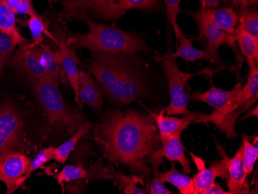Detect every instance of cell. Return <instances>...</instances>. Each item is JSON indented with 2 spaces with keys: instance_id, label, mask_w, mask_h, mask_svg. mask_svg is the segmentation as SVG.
Returning a JSON list of instances; mask_svg holds the SVG:
<instances>
[{
  "instance_id": "obj_19",
  "label": "cell",
  "mask_w": 258,
  "mask_h": 194,
  "mask_svg": "<svg viewBox=\"0 0 258 194\" xmlns=\"http://www.w3.org/2000/svg\"><path fill=\"white\" fill-rule=\"evenodd\" d=\"M243 85L240 82H237L231 91H225L221 88L212 87L206 92L200 91H192V95L189 97V99L194 101H201L207 103L215 110L223 108L226 104L237 95V92L241 89Z\"/></svg>"
},
{
  "instance_id": "obj_30",
  "label": "cell",
  "mask_w": 258,
  "mask_h": 194,
  "mask_svg": "<svg viewBox=\"0 0 258 194\" xmlns=\"http://www.w3.org/2000/svg\"><path fill=\"white\" fill-rule=\"evenodd\" d=\"M27 27L30 29L32 37V43L28 44L30 47H38L43 43V40H44L43 33L53 40V37L51 35V33L47 30V27H46L44 21L38 14L30 17Z\"/></svg>"
},
{
  "instance_id": "obj_36",
  "label": "cell",
  "mask_w": 258,
  "mask_h": 194,
  "mask_svg": "<svg viewBox=\"0 0 258 194\" xmlns=\"http://www.w3.org/2000/svg\"><path fill=\"white\" fill-rule=\"evenodd\" d=\"M163 2L165 3L166 11H167L166 17H167L168 21L173 27L175 38H176V41L178 42L179 37L183 33L177 23V17L179 13L181 12V9L179 7L181 0H163Z\"/></svg>"
},
{
  "instance_id": "obj_43",
  "label": "cell",
  "mask_w": 258,
  "mask_h": 194,
  "mask_svg": "<svg viewBox=\"0 0 258 194\" xmlns=\"http://www.w3.org/2000/svg\"><path fill=\"white\" fill-rule=\"evenodd\" d=\"M5 1L9 7H11L13 10H14L20 4L22 0H5Z\"/></svg>"
},
{
  "instance_id": "obj_31",
  "label": "cell",
  "mask_w": 258,
  "mask_h": 194,
  "mask_svg": "<svg viewBox=\"0 0 258 194\" xmlns=\"http://www.w3.org/2000/svg\"><path fill=\"white\" fill-rule=\"evenodd\" d=\"M163 162V158L153 153L149 158V163L151 165V169L153 173V179L151 182L149 193L151 194H172L173 192L169 190L159 177V167Z\"/></svg>"
},
{
  "instance_id": "obj_26",
  "label": "cell",
  "mask_w": 258,
  "mask_h": 194,
  "mask_svg": "<svg viewBox=\"0 0 258 194\" xmlns=\"http://www.w3.org/2000/svg\"><path fill=\"white\" fill-rule=\"evenodd\" d=\"M91 127V123L88 121H87L84 124H81L72 138L55 149V155L53 159H55L58 163H62V164L64 163L71 153L75 150L77 143L90 131Z\"/></svg>"
},
{
  "instance_id": "obj_39",
  "label": "cell",
  "mask_w": 258,
  "mask_h": 194,
  "mask_svg": "<svg viewBox=\"0 0 258 194\" xmlns=\"http://www.w3.org/2000/svg\"><path fill=\"white\" fill-rule=\"evenodd\" d=\"M201 194H230V192H229V191L224 190V189L220 186V183L214 182L210 187L203 191Z\"/></svg>"
},
{
  "instance_id": "obj_44",
  "label": "cell",
  "mask_w": 258,
  "mask_h": 194,
  "mask_svg": "<svg viewBox=\"0 0 258 194\" xmlns=\"http://www.w3.org/2000/svg\"><path fill=\"white\" fill-rule=\"evenodd\" d=\"M49 1H50V2H52V1H53V0H49Z\"/></svg>"
},
{
  "instance_id": "obj_3",
  "label": "cell",
  "mask_w": 258,
  "mask_h": 194,
  "mask_svg": "<svg viewBox=\"0 0 258 194\" xmlns=\"http://www.w3.org/2000/svg\"><path fill=\"white\" fill-rule=\"evenodd\" d=\"M90 73L102 86L104 94L114 103L121 105L122 86L131 67L123 57L124 53L91 51Z\"/></svg>"
},
{
  "instance_id": "obj_16",
  "label": "cell",
  "mask_w": 258,
  "mask_h": 194,
  "mask_svg": "<svg viewBox=\"0 0 258 194\" xmlns=\"http://www.w3.org/2000/svg\"><path fill=\"white\" fill-rule=\"evenodd\" d=\"M159 7H160V0H117L98 17L110 21L118 20L128 10L151 11L157 10Z\"/></svg>"
},
{
  "instance_id": "obj_12",
  "label": "cell",
  "mask_w": 258,
  "mask_h": 194,
  "mask_svg": "<svg viewBox=\"0 0 258 194\" xmlns=\"http://www.w3.org/2000/svg\"><path fill=\"white\" fill-rule=\"evenodd\" d=\"M189 154L190 155L192 161L198 170L197 174L192 178L195 188L194 194L202 193L203 191L210 187L214 182H215L217 177L223 178L226 180L228 179V170L224 159L214 162L211 166L207 169L206 167V162L202 158L196 156L191 152H189Z\"/></svg>"
},
{
  "instance_id": "obj_9",
  "label": "cell",
  "mask_w": 258,
  "mask_h": 194,
  "mask_svg": "<svg viewBox=\"0 0 258 194\" xmlns=\"http://www.w3.org/2000/svg\"><path fill=\"white\" fill-rule=\"evenodd\" d=\"M10 63L17 71L29 77L32 82L48 81L53 82L42 63L39 46L32 47L28 46V43L20 45L15 55L12 56Z\"/></svg>"
},
{
  "instance_id": "obj_2",
  "label": "cell",
  "mask_w": 258,
  "mask_h": 194,
  "mask_svg": "<svg viewBox=\"0 0 258 194\" xmlns=\"http://www.w3.org/2000/svg\"><path fill=\"white\" fill-rule=\"evenodd\" d=\"M72 17L81 20L88 26L89 31L85 34H72L68 45L72 48H87L91 51L134 54L149 50L144 40L136 33L123 31L92 21L86 10H80L72 14Z\"/></svg>"
},
{
  "instance_id": "obj_17",
  "label": "cell",
  "mask_w": 258,
  "mask_h": 194,
  "mask_svg": "<svg viewBox=\"0 0 258 194\" xmlns=\"http://www.w3.org/2000/svg\"><path fill=\"white\" fill-rule=\"evenodd\" d=\"M194 38H188L182 33L179 37V46L175 53H170L175 58L183 59L187 62H195L197 60H205L214 63L216 66H224V62L219 55H214L207 50H199L192 45Z\"/></svg>"
},
{
  "instance_id": "obj_6",
  "label": "cell",
  "mask_w": 258,
  "mask_h": 194,
  "mask_svg": "<svg viewBox=\"0 0 258 194\" xmlns=\"http://www.w3.org/2000/svg\"><path fill=\"white\" fill-rule=\"evenodd\" d=\"M21 114L12 105L0 107V160L10 153H22L26 140Z\"/></svg>"
},
{
  "instance_id": "obj_38",
  "label": "cell",
  "mask_w": 258,
  "mask_h": 194,
  "mask_svg": "<svg viewBox=\"0 0 258 194\" xmlns=\"http://www.w3.org/2000/svg\"><path fill=\"white\" fill-rule=\"evenodd\" d=\"M117 0H90L91 12L98 17L104 10L114 4Z\"/></svg>"
},
{
  "instance_id": "obj_37",
  "label": "cell",
  "mask_w": 258,
  "mask_h": 194,
  "mask_svg": "<svg viewBox=\"0 0 258 194\" xmlns=\"http://www.w3.org/2000/svg\"><path fill=\"white\" fill-rule=\"evenodd\" d=\"M16 15H37V13L33 8L32 0H22L20 4L14 9Z\"/></svg>"
},
{
  "instance_id": "obj_14",
  "label": "cell",
  "mask_w": 258,
  "mask_h": 194,
  "mask_svg": "<svg viewBox=\"0 0 258 194\" xmlns=\"http://www.w3.org/2000/svg\"><path fill=\"white\" fill-rule=\"evenodd\" d=\"M78 90L81 103L89 105L100 112L102 108L104 91L97 85L90 72L80 71L78 75Z\"/></svg>"
},
{
  "instance_id": "obj_25",
  "label": "cell",
  "mask_w": 258,
  "mask_h": 194,
  "mask_svg": "<svg viewBox=\"0 0 258 194\" xmlns=\"http://www.w3.org/2000/svg\"><path fill=\"white\" fill-rule=\"evenodd\" d=\"M104 176L102 178L113 179L116 186H118L120 189L125 194H146L149 193L148 191L137 187V183H143L142 178L138 176H124L120 173H116L112 169H104Z\"/></svg>"
},
{
  "instance_id": "obj_32",
  "label": "cell",
  "mask_w": 258,
  "mask_h": 194,
  "mask_svg": "<svg viewBox=\"0 0 258 194\" xmlns=\"http://www.w3.org/2000/svg\"><path fill=\"white\" fill-rule=\"evenodd\" d=\"M238 24L245 31L258 40V12L255 9L244 7L240 10Z\"/></svg>"
},
{
  "instance_id": "obj_24",
  "label": "cell",
  "mask_w": 258,
  "mask_h": 194,
  "mask_svg": "<svg viewBox=\"0 0 258 194\" xmlns=\"http://www.w3.org/2000/svg\"><path fill=\"white\" fill-rule=\"evenodd\" d=\"M159 177L163 183L169 182L173 185L181 194H194L195 192L192 178L179 172L174 163H172V168L169 171L159 173Z\"/></svg>"
},
{
  "instance_id": "obj_40",
  "label": "cell",
  "mask_w": 258,
  "mask_h": 194,
  "mask_svg": "<svg viewBox=\"0 0 258 194\" xmlns=\"http://www.w3.org/2000/svg\"><path fill=\"white\" fill-rule=\"evenodd\" d=\"M201 10H211L217 9L220 4V0H200Z\"/></svg>"
},
{
  "instance_id": "obj_20",
  "label": "cell",
  "mask_w": 258,
  "mask_h": 194,
  "mask_svg": "<svg viewBox=\"0 0 258 194\" xmlns=\"http://www.w3.org/2000/svg\"><path fill=\"white\" fill-rule=\"evenodd\" d=\"M0 33L5 34L19 46L26 43L25 39L17 27L15 12L7 5L5 0H0Z\"/></svg>"
},
{
  "instance_id": "obj_33",
  "label": "cell",
  "mask_w": 258,
  "mask_h": 194,
  "mask_svg": "<svg viewBox=\"0 0 258 194\" xmlns=\"http://www.w3.org/2000/svg\"><path fill=\"white\" fill-rule=\"evenodd\" d=\"M88 171L81 166H72L68 165L64 166L59 174L56 176L58 184L63 187L64 182H72L79 179H86L88 177Z\"/></svg>"
},
{
  "instance_id": "obj_22",
  "label": "cell",
  "mask_w": 258,
  "mask_h": 194,
  "mask_svg": "<svg viewBox=\"0 0 258 194\" xmlns=\"http://www.w3.org/2000/svg\"><path fill=\"white\" fill-rule=\"evenodd\" d=\"M146 85L143 78L131 68L123 83L121 105L132 103L136 98L146 95Z\"/></svg>"
},
{
  "instance_id": "obj_4",
  "label": "cell",
  "mask_w": 258,
  "mask_h": 194,
  "mask_svg": "<svg viewBox=\"0 0 258 194\" xmlns=\"http://www.w3.org/2000/svg\"><path fill=\"white\" fill-rule=\"evenodd\" d=\"M33 85L40 105L52 123L69 133H75L83 124L82 115L67 106L58 85L48 81H33Z\"/></svg>"
},
{
  "instance_id": "obj_21",
  "label": "cell",
  "mask_w": 258,
  "mask_h": 194,
  "mask_svg": "<svg viewBox=\"0 0 258 194\" xmlns=\"http://www.w3.org/2000/svg\"><path fill=\"white\" fill-rule=\"evenodd\" d=\"M233 37L242 55L247 60L250 69L257 65L258 40L239 25L236 27Z\"/></svg>"
},
{
  "instance_id": "obj_11",
  "label": "cell",
  "mask_w": 258,
  "mask_h": 194,
  "mask_svg": "<svg viewBox=\"0 0 258 194\" xmlns=\"http://www.w3.org/2000/svg\"><path fill=\"white\" fill-rule=\"evenodd\" d=\"M31 159L22 153H13L0 160V181L7 187V193L16 190L17 182L25 174Z\"/></svg>"
},
{
  "instance_id": "obj_15",
  "label": "cell",
  "mask_w": 258,
  "mask_h": 194,
  "mask_svg": "<svg viewBox=\"0 0 258 194\" xmlns=\"http://www.w3.org/2000/svg\"><path fill=\"white\" fill-rule=\"evenodd\" d=\"M181 135L182 132H178L169 136L162 147L154 153L161 157L166 158L171 163L178 162L182 166L183 173L190 174L192 173L191 161L185 156V148L181 140Z\"/></svg>"
},
{
  "instance_id": "obj_28",
  "label": "cell",
  "mask_w": 258,
  "mask_h": 194,
  "mask_svg": "<svg viewBox=\"0 0 258 194\" xmlns=\"http://www.w3.org/2000/svg\"><path fill=\"white\" fill-rule=\"evenodd\" d=\"M257 97L258 95H255L253 98H250L247 102L243 104L240 108L227 114L217 126L220 128V131L225 133L227 137L230 139H233L237 136V133H235V124L237 120L240 118L242 113L247 111L250 106L257 101Z\"/></svg>"
},
{
  "instance_id": "obj_35",
  "label": "cell",
  "mask_w": 258,
  "mask_h": 194,
  "mask_svg": "<svg viewBox=\"0 0 258 194\" xmlns=\"http://www.w3.org/2000/svg\"><path fill=\"white\" fill-rule=\"evenodd\" d=\"M17 46L7 36L0 33V77L6 67L10 64Z\"/></svg>"
},
{
  "instance_id": "obj_42",
  "label": "cell",
  "mask_w": 258,
  "mask_h": 194,
  "mask_svg": "<svg viewBox=\"0 0 258 194\" xmlns=\"http://www.w3.org/2000/svg\"><path fill=\"white\" fill-rule=\"evenodd\" d=\"M250 116H255L256 118H257V105H256V106H255L254 109L252 110V111H250V112H249L247 115H245L244 116L242 117L241 118H240V119H239V121H243V120L246 119V118H248Z\"/></svg>"
},
{
  "instance_id": "obj_18",
  "label": "cell",
  "mask_w": 258,
  "mask_h": 194,
  "mask_svg": "<svg viewBox=\"0 0 258 194\" xmlns=\"http://www.w3.org/2000/svg\"><path fill=\"white\" fill-rule=\"evenodd\" d=\"M58 60L63 68L65 74L69 79L71 85L75 90V101L79 106L82 107L83 104L81 103L79 98V90H78V63L79 60L77 57L75 49L69 47L62 42L60 43V50L56 52Z\"/></svg>"
},
{
  "instance_id": "obj_23",
  "label": "cell",
  "mask_w": 258,
  "mask_h": 194,
  "mask_svg": "<svg viewBox=\"0 0 258 194\" xmlns=\"http://www.w3.org/2000/svg\"><path fill=\"white\" fill-rule=\"evenodd\" d=\"M207 14L213 21L222 30L233 35L238 24V16L233 7L207 10Z\"/></svg>"
},
{
  "instance_id": "obj_8",
  "label": "cell",
  "mask_w": 258,
  "mask_h": 194,
  "mask_svg": "<svg viewBox=\"0 0 258 194\" xmlns=\"http://www.w3.org/2000/svg\"><path fill=\"white\" fill-rule=\"evenodd\" d=\"M258 67L257 65L250 68L247 82L241 89L237 92V95L227 102L223 108L219 110H214L209 115L201 113L192 123H214L218 126L222 119L232 111L240 108L243 104L247 102L250 98L258 95Z\"/></svg>"
},
{
  "instance_id": "obj_41",
  "label": "cell",
  "mask_w": 258,
  "mask_h": 194,
  "mask_svg": "<svg viewBox=\"0 0 258 194\" xmlns=\"http://www.w3.org/2000/svg\"><path fill=\"white\" fill-rule=\"evenodd\" d=\"M233 1H234L237 5L240 6L241 8L256 5L258 3V0H233Z\"/></svg>"
},
{
  "instance_id": "obj_13",
  "label": "cell",
  "mask_w": 258,
  "mask_h": 194,
  "mask_svg": "<svg viewBox=\"0 0 258 194\" xmlns=\"http://www.w3.org/2000/svg\"><path fill=\"white\" fill-rule=\"evenodd\" d=\"M140 104L149 112V115L154 118L158 131L160 135L162 145L166 143L169 136L178 132L182 133V131L189 126V124H192L194 120L201 114L200 111H191L189 114L184 115L182 118H175V117H170V115H164L165 114L164 108L157 114L148 108L144 104H142L141 102Z\"/></svg>"
},
{
  "instance_id": "obj_10",
  "label": "cell",
  "mask_w": 258,
  "mask_h": 194,
  "mask_svg": "<svg viewBox=\"0 0 258 194\" xmlns=\"http://www.w3.org/2000/svg\"><path fill=\"white\" fill-rule=\"evenodd\" d=\"M217 149L220 151L223 159L225 160L228 170L227 187L230 194L250 193L249 189L247 177L243 167V145H240L236 154L233 158H229L226 154L224 148L217 144Z\"/></svg>"
},
{
  "instance_id": "obj_5",
  "label": "cell",
  "mask_w": 258,
  "mask_h": 194,
  "mask_svg": "<svg viewBox=\"0 0 258 194\" xmlns=\"http://www.w3.org/2000/svg\"><path fill=\"white\" fill-rule=\"evenodd\" d=\"M176 59L171 56L170 53L156 57L158 62L162 61V69L166 75L169 85L170 103L164 108L167 115H188L191 112L188 109L189 93L186 91L189 88L188 82L197 74L185 73L178 67Z\"/></svg>"
},
{
  "instance_id": "obj_1",
  "label": "cell",
  "mask_w": 258,
  "mask_h": 194,
  "mask_svg": "<svg viewBox=\"0 0 258 194\" xmlns=\"http://www.w3.org/2000/svg\"><path fill=\"white\" fill-rule=\"evenodd\" d=\"M94 139L104 156L125 165L133 172L149 176L147 163L162 146L154 118L134 111L112 110L94 128Z\"/></svg>"
},
{
  "instance_id": "obj_7",
  "label": "cell",
  "mask_w": 258,
  "mask_h": 194,
  "mask_svg": "<svg viewBox=\"0 0 258 194\" xmlns=\"http://www.w3.org/2000/svg\"><path fill=\"white\" fill-rule=\"evenodd\" d=\"M190 17L197 23L200 34L195 37V40L202 42L207 45L206 50L214 55L218 54V49L221 46L227 45L233 49L237 55V60H241V56L237 50V44L233 35L226 33L224 30L218 27L210 18L207 14V10H197V11H188Z\"/></svg>"
},
{
  "instance_id": "obj_34",
  "label": "cell",
  "mask_w": 258,
  "mask_h": 194,
  "mask_svg": "<svg viewBox=\"0 0 258 194\" xmlns=\"http://www.w3.org/2000/svg\"><path fill=\"white\" fill-rule=\"evenodd\" d=\"M243 163L245 173L247 176L251 173L254 168L255 163L258 158V146H253L250 143L247 136H243Z\"/></svg>"
},
{
  "instance_id": "obj_27",
  "label": "cell",
  "mask_w": 258,
  "mask_h": 194,
  "mask_svg": "<svg viewBox=\"0 0 258 194\" xmlns=\"http://www.w3.org/2000/svg\"><path fill=\"white\" fill-rule=\"evenodd\" d=\"M39 49L42 63L53 83L58 85V81L61 73V65L58 60L56 52L53 51L48 46L43 43L39 46Z\"/></svg>"
},
{
  "instance_id": "obj_29",
  "label": "cell",
  "mask_w": 258,
  "mask_h": 194,
  "mask_svg": "<svg viewBox=\"0 0 258 194\" xmlns=\"http://www.w3.org/2000/svg\"><path fill=\"white\" fill-rule=\"evenodd\" d=\"M55 149L56 148L50 147L46 148L44 150H41L37 153V156H35L34 159L30 161V165H29L28 169L25 174L23 175L18 182H17V186H16V190L19 188L21 187L24 182H26L27 179L31 176L32 173L37 169H41L44 166L46 163L50 162V160L53 159L55 155Z\"/></svg>"
}]
</instances>
